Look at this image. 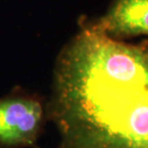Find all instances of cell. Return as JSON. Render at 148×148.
<instances>
[{
	"mask_svg": "<svg viewBox=\"0 0 148 148\" xmlns=\"http://www.w3.org/2000/svg\"><path fill=\"white\" fill-rule=\"evenodd\" d=\"M48 114L63 148H148V49L86 28L59 56Z\"/></svg>",
	"mask_w": 148,
	"mask_h": 148,
	"instance_id": "6da1fadb",
	"label": "cell"
},
{
	"mask_svg": "<svg viewBox=\"0 0 148 148\" xmlns=\"http://www.w3.org/2000/svg\"><path fill=\"white\" fill-rule=\"evenodd\" d=\"M95 27L112 38L148 36V0H114Z\"/></svg>",
	"mask_w": 148,
	"mask_h": 148,
	"instance_id": "3957f363",
	"label": "cell"
},
{
	"mask_svg": "<svg viewBox=\"0 0 148 148\" xmlns=\"http://www.w3.org/2000/svg\"><path fill=\"white\" fill-rule=\"evenodd\" d=\"M43 108L28 96L0 99V146H31L37 140L43 121Z\"/></svg>",
	"mask_w": 148,
	"mask_h": 148,
	"instance_id": "7a4b0ae2",
	"label": "cell"
}]
</instances>
